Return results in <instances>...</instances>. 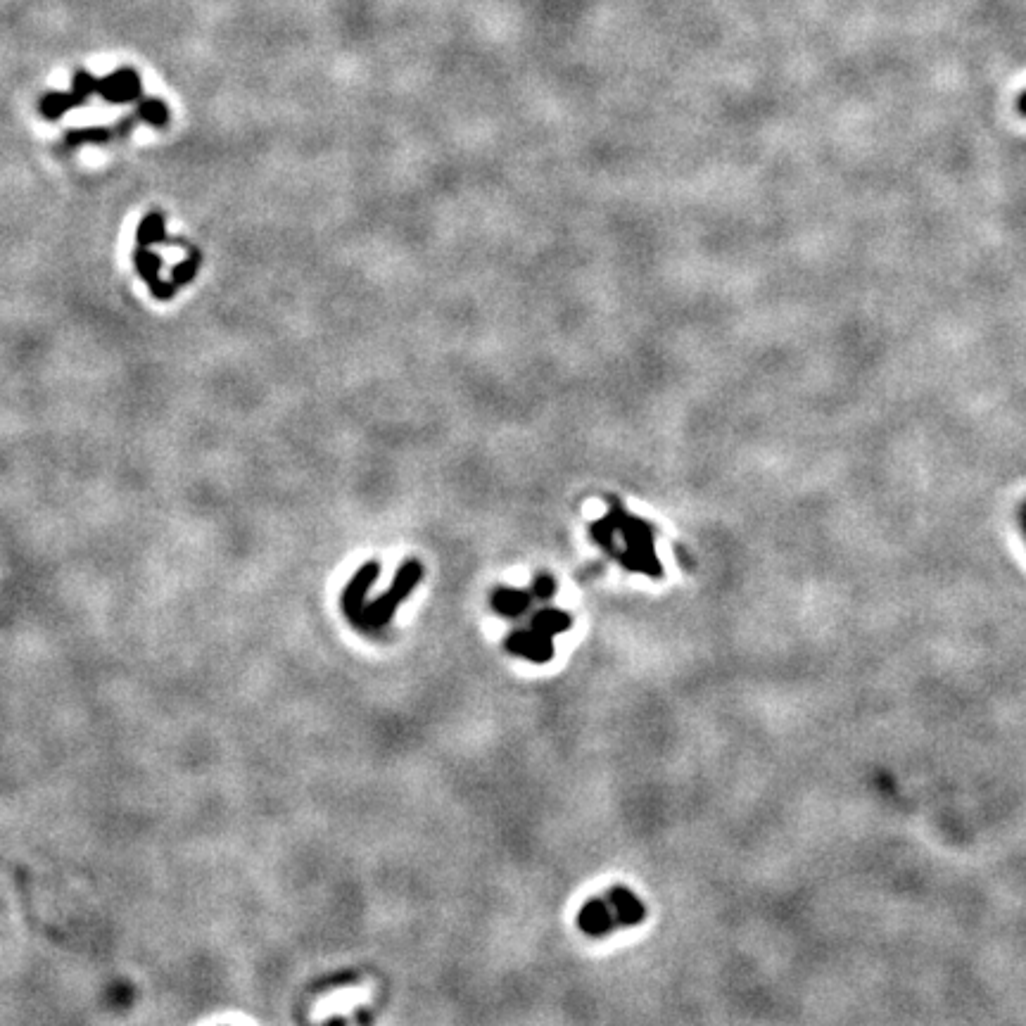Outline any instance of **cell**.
Instances as JSON below:
<instances>
[{
    "label": "cell",
    "mask_w": 1026,
    "mask_h": 1026,
    "mask_svg": "<svg viewBox=\"0 0 1026 1026\" xmlns=\"http://www.w3.org/2000/svg\"><path fill=\"white\" fill-rule=\"evenodd\" d=\"M423 566L418 561H407L402 568L397 570L395 582L383 597L371 601L369 606H364V630H376V627H385V623L392 618L395 608L402 604L404 599L409 597V592L414 585L421 580Z\"/></svg>",
    "instance_id": "1"
},
{
    "label": "cell",
    "mask_w": 1026,
    "mask_h": 1026,
    "mask_svg": "<svg viewBox=\"0 0 1026 1026\" xmlns=\"http://www.w3.org/2000/svg\"><path fill=\"white\" fill-rule=\"evenodd\" d=\"M380 573V566L376 561H369L364 563L357 570V575L350 580V585L345 587V592H342V611H345L347 620L354 627H361L364 630V599H366V592H369V587L373 585V580L378 578Z\"/></svg>",
    "instance_id": "2"
},
{
    "label": "cell",
    "mask_w": 1026,
    "mask_h": 1026,
    "mask_svg": "<svg viewBox=\"0 0 1026 1026\" xmlns=\"http://www.w3.org/2000/svg\"><path fill=\"white\" fill-rule=\"evenodd\" d=\"M98 95L110 105H126L133 100H141L143 84L136 69L122 67L117 72H110L105 79H98Z\"/></svg>",
    "instance_id": "3"
},
{
    "label": "cell",
    "mask_w": 1026,
    "mask_h": 1026,
    "mask_svg": "<svg viewBox=\"0 0 1026 1026\" xmlns=\"http://www.w3.org/2000/svg\"><path fill=\"white\" fill-rule=\"evenodd\" d=\"M133 266H136L138 276L143 278L145 285H148L155 300L169 302V300H174L176 293H179V285H176L174 281H162L160 278L162 257L155 255L150 247H141V245L136 247V252H133Z\"/></svg>",
    "instance_id": "4"
},
{
    "label": "cell",
    "mask_w": 1026,
    "mask_h": 1026,
    "mask_svg": "<svg viewBox=\"0 0 1026 1026\" xmlns=\"http://www.w3.org/2000/svg\"><path fill=\"white\" fill-rule=\"evenodd\" d=\"M136 122H141L138 119V114H131L129 119H124V122H119L114 129H107V126H88V129H69L65 133V143L69 145V148H76V145H84V143H107L112 141V138L117 136H124V133H129L133 126H136Z\"/></svg>",
    "instance_id": "5"
},
{
    "label": "cell",
    "mask_w": 1026,
    "mask_h": 1026,
    "mask_svg": "<svg viewBox=\"0 0 1026 1026\" xmlns=\"http://www.w3.org/2000/svg\"><path fill=\"white\" fill-rule=\"evenodd\" d=\"M81 105H86V103L74 91H67V93L48 91L41 100H38V112H41V117L48 119V122H57L60 117H65V112L74 110V107H81Z\"/></svg>",
    "instance_id": "6"
},
{
    "label": "cell",
    "mask_w": 1026,
    "mask_h": 1026,
    "mask_svg": "<svg viewBox=\"0 0 1026 1026\" xmlns=\"http://www.w3.org/2000/svg\"><path fill=\"white\" fill-rule=\"evenodd\" d=\"M167 224H164V214L152 209V212L145 214L141 224L136 228V243L141 247H152L157 243H167Z\"/></svg>",
    "instance_id": "7"
},
{
    "label": "cell",
    "mask_w": 1026,
    "mask_h": 1026,
    "mask_svg": "<svg viewBox=\"0 0 1026 1026\" xmlns=\"http://www.w3.org/2000/svg\"><path fill=\"white\" fill-rule=\"evenodd\" d=\"M138 119L141 122H145L148 126H155V129H162V126L169 124V107L164 100L160 98H143L141 103H138Z\"/></svg>",
    "instance_id": "8"
},
{
    "label": "cell",
    "mask_w": 1026,
    "mask_h": 1026,
    "mask_svg": "<svg viewBox=\"0 0 1026 1026\" xmlns=\"http://www.w3.org/2000/svg\"><path fill=\"white\" fill-rule=\"evenodd\" d=\"M186 250H188V257L171 269V278H169V281H174L179 288L195 281V276H198V271H200V262H202V255H200L198 247L186 245Z\"/></svg>",
    "instance_id": "9"
},
{
    "label": "cell",
    "mask_w": 1026,
    "mask_h": 1026,
    "mask_svg": "<svg viewBox=\"0 0 1026 1026\" xmlns=\"http://www.w3.org/2000/svg\"><path fill=\"white\" fill-rule=\"evenodd\" d=\"M72 91L79 95L81 100L91 98L93 93H98V79L95 76H91L86 72V69H79V72H74V79H72Z\"/></svg>",
    "instance_id": "10"
},
{
    "label": "cell",
    "mask_w": 1026,
    "mask_h": 1026,
    "mask_svg": "<svg viewBox=\"0 0 1026 1026\" xmlns=\"http://www.w3.org/2000/svg\"><path fill=\"white\" fill-rule=\"evenodd\" d=\"M1017 112L1022 114V117H1026V91L1017 98Z\"/></svg>",
    "instance_id": "11"
},
{
    "label": "cell",
    "mask_w": 1026,
    "mask_h": 1026,
    "mask_svg": "<svg viewBox=\"0 0 1026 1026\" xmlns=\"http://www.w3.org/2000/svg\"><path fill=\"white\" fill-rule=\"evenodd\" d=\"M1022 530H1024V535H1026V506L1022 509Z\"/></svg>",
    "instance_id": "12"
}]
</instances>
